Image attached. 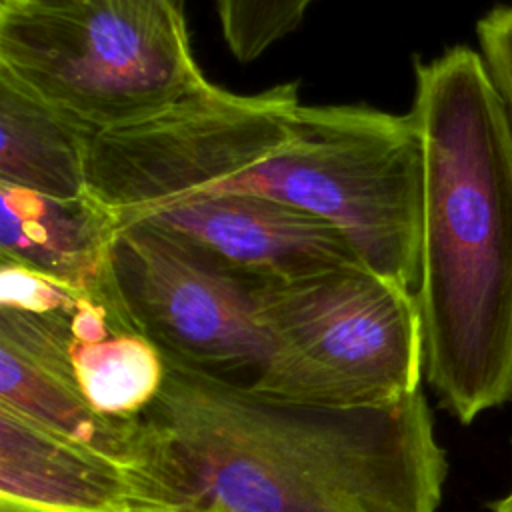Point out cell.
<instances>
[{
	"label": "cell",
	"instance_id": "6da1fadb",
	"mask_svg": "<svg viewBox=\"0 0 512 512\" xmlns=\"http://www.w3.org/2000/svg\"><path fill=\"white\" fill-rule=\"evenodd\" d=\"M146 416L188 512H436L446 476L422 390L380 406L260 394L164 360Z\"/></svg>",
	"mask_w": 512,
	"mask_h": 512
},
{
	"label": "cell",
	"instance_id": "7a4b0ae2",
	"mask_svg": "<svg viewBox=\"0 0 512 512\" xmlns=\"http://www.w3.org/2000/svg\"><path fill=\"white\" fill-rule=\"evenodd\" d=\"M424 374L460 422L512 398V128L480 52L416 64Z\"/></svg>",
	"mask_w": 512,
	"mask_h": 512
},
{
	"label": "cell",
	"instance_id": "3957f363",
	"mask_svg": "<svg viewBox=\"0 0 512 512\" xmlns=\"http://www.w3.org/2000/svg\"><path fill=\"white\" fill-rule=\"evenodd\" d=\"M214 192L258 194L324 218L364 266L418 288L424 152L410 112L300 104L288 140Z\"/></svg>",
	"mask_w": 512,
	"mask_h": 512
},
{
	"label": "cell",
	"instance_id": "277c9868",
	"mask_svg": "<svg viewBox=\"0 0 512 512\" xmlns=\"http://www.w3.org/2000/svg\"><path fill=\"white\" fill-rule=\"evenodd\" d=\"M270 358L250 388L326 406H380L420 390L416 292L348 264L288 280H258Z\"/></svg>",
	"mask_w": 512,
	"mask_h": 512
},
{
	"label": "cell",
	"instance_id": "5b68a950",
	"mask_svg": "<svg viewBox=\"0 0 512 512\" xmlns=\"http://www.w3.org/2000/svg\"><path fill=\"white\" fill-rule=\"evenodd\" d=\"M110 288L126 322L164 360L252 388L270 358L256 282L148 220L116 226Z\"/></svg>",
	"mask_w": 512,
	"mask_h": 512
},
{
	"label": "cell",
	"instance_id": "8992f818",
	"mask_svg": "<svg viewBox=\"0 0 512 512\" xmlns=\"http://www.w3.org/2000/svg\"><path fill=\"white\" fill-rule=\"evenodd\" d=\"M80 296L72 292L50 310L0 304V404L144 472L188 512L182 478L162 430L148 416L102 414L84 398L70 356V314Z\"/></svg>",
	"mask_w": 512,
	"mask_h": 512
},
{
	"label": "cell",
	"instance_id": "52a82bcc",
	"mask_svg": "<svg viewBox=\"0 0 512 512\" xmlns=\"http://www.w3.org/2000/svg\"><path fill=\"white\" fill-rule=\"evenodd\" d=\"M130 220H148L176 232L254 280H288L362 264L334 224L258 194H186Z\"/></svg>",
	"mask_w": 512,
	"mask_h": 512
},
{
	"label": "cell",
	"instance_id": "ba28073f",
	"mask_svg": "<svg viewBox=\"0 0 512 512\" xmlns=\"http://www.w3.org/2000/svg\"><path fill=\"white\" fill-rule=\"evenodd\" d=\"M0 502L36 512H182L144 472L0 404Z\"/></svg>",
	"mask_w": 512,
	"mask_h": 512
},
{
	"label": "cell",
	"instance_id": "9c48e42d",
	"mask_svg": "<svg viewBox=\"0 0 512 512\" xmlns=\"http://www.w3.org/2000/svg\"><path fill=\"white\" fill-rule=\"evenodd\" d=\"M114 218L88 196L64 200L0 184V264L72 292L110 298Z\"/></svg>",
	"mask_w": 512,
	"mask_h": 512
},
{
	"label": "cell",
	"instance_id": "30bf717a",
	"mask_svg": "<svg viewBox=\"0 0 512 512\" xmlns=\"http://www.w3.org/2000/svg\"><path fill=\"white\" fill-rule=\"evenodd\" d=\"M70 330L74 376L90 406L108 416H146L166 378L160 350L108 298L82 294Z\"/></svg>",
	"mask_w": 512,
	"mask_h": 512
},
{
	"label": "cell",
	"instance_id": "8fae6325",
	"mask_svg": "<svg viewBox=\"0 0 512 512\" xmlns=\"http://www.w3.org/2000/svg\"><path fill=\"white\" fill-rule=\"evenodd\" d=\"M84 130L0 76V184L74 200L86 194Z\"/></svg>",
	"mask_w": 512,
	"mask_h": 512
},
{
	"label": "cell",
	"instance_id": "7c38bea8",
	"mask_svg": "<svg viewBox=\"0 0 512 512\" xmlns=\"http://www.w3.org/2000/svg\"><path fill=\"white\" fill-rule=\"evenodd\" d=\"M316 0H216L224 42L240 62H252L288 36Z\"/></svg>",
	"mask_w": 512,
	"mask_h": 512
},
{
	"label": "cell",
	"instance_id": "4fadbf2b",
	"mask_svg": "<svg viewBox=\"0 0 512 512\" xmlns=\"http://www.w3.org/2000/svg\"><path fill=\"white\" fill-rule=\"evenodd\" d=\"M480 56L502 98L512 128V6L490 10L476 26Z\"/></svg>",
	"mask_w": 512,
	"mask_h": 512
},
{
	"label": "cell",
	"instance_id": "5bb4252c",
	"mask_svg": "<svg viewBox=\"0 0 512 512\" xmlns=\"http://www.w3.org/2000/svg\"><path fill=\"white\" fill-rule=\"evenodd\" d=\"M82 0H0V6L8 8H34V10H60L74 6Z\"/></svg>",
	"mask_w": 512,
	"mask_h": 512
},
{
	"label": "cell",
	"instance_id": "9a60e30c",
	"mask_svg": "<svg viewBox=\"0 0 512 512\" xmlns=\"http://www.w3.org/2000/svg\"><path fill=\"white\" fill-rule=\"evenodd\" d=\"M490 508H492V512H512V488H510V492L506 496H502L500 500L492 502Z\"/></svg>",
	"mask_w": 512,
	"mask_h": 512
},
{
	"label": "cell",
	"instance_id": "2e32d148",
	"mask_svg": "<svg viewBox=\"0 0 512 512\" xmlns=\"http://www.w3.org/2000/svg\"><path fill=\"white\" fill-rule=\"evenodd\" d=\"M0 512H36V510H30V508H22V506H14V504L0 502Z\"/></svg>",
	"mask_w": 512,
	"mask_h": 512
}]
</instances>
